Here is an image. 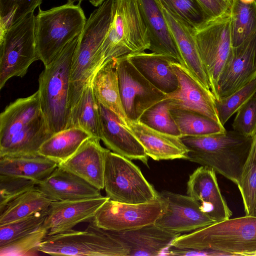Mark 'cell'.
I'll use <instances>...</instances> for the list:
<instances>
[{
	"label": "cell",
	"mask_w": 256,
	"mask_h": 256,
	"mask_svg": "<svg viewBox=\"0 0 256 256\" xmlns=\"http://www.w3.org/2000/svg\"><path fill=\"white\" fill-rule=\"evenodd\" d=\"M252 216H256V200H255Z\"/></svg>",
	"instance_id": "c3c4849f"
},
{
	"label": "cell",
	"mask_w": 256,
	"mask_h": 256,
	"mask_svg": "<svg viewBox=\"0 0 256 256\" xmlns=\"http://www.w3.org/2000/svg\"><path fill=\"white\" fill-rule=\"evenodd\" d=\"M48 209L17 222L0 226V246L27 235L41 226L47 215Z\"/></svg>",
	"instance_id": "8d00e7d4"
},
{
	"label": "cell",
	"mask_w": 256,
	"mask_h": 256,
	"mask_svg": "<svg viewBox=\"0 0 256 256\" xmlns=\"http://www.w3.org/2000/svg\"><path fill=\"white\" fill-rule=\"evenodd\" d=\"M208 18L220 16L230 10L234 0H197Z\"/></svg>",
	"instance_id": "7bdbcfd3"
},
{
	"label": "cell",
	"mask_w": 256,
	"mask_h": 256,
	"mask_svg": "<svg viewBox=\"0 0 256 256\" xmlns=\"http://www.w3.org/2000/svg\"><path fill=\"white\" fill-rule=\"evenodd\" d=\"M160 194L168 202L164 212L154 223L161 228L180 234L215 223L203 212L200 203L191 196L167 190L162 191Z\"/></svg>",
	"instance_id": "2e32d148"
},
{
	"label": "cell",
	"mask_w": 256,
	"mask_h": 256,
	"mask_svg": "<svg viewBox=\"0 0 256 256\" xmlns=\"http://www.w3.org/2000/svg\"><path fill=\"white\" fill-rule=\"evenodd\" d=\"M100 140L98 138L90 137L70 158L58 166L100 190L104 189L105 160L109 149L103 148Z\"/></svg>",
	"instance_id": "7402d4cb"
},
{
	"label": "cell",
	"mask_w": 256,
	"mask_h": 256,
	"mask_svg": "<svg viewBox=\"0 0 256 256\" xmlns=\"http://www.w3.org/2000/svg\"><path fill=\"white\" fill-rule=\"evenodd\" d=\"M108 231L127 248L128 256H164L172 242L180 235L167 231L155 224L131 230Z\"/></svg>",
	"instance_id": "ffe728a7"
},
{
	"label": "cell",
	"mask_w": 256,
	"mask_h": 256,
	"mask_svg": "<svg viewBox=\"0 0 256 256\" xmlns=\"http://www.w3.org/2000/svg\"><path fill=\"white\" fill-rule=\"evenodd\" d=\"M109 199L102 196L78 200L52 201L42 226L48 230V236L70 230L80 222H89Z\"/></svg>",
	"instance_id": "e0dca14e"
},
{
	"label": "cell",
	"mask_w": 256,
	"mask_h": 256,
	"mask_svg": "<svg viewBox=\"0 0 256 256\" xmlns=\"http://www.w3.org/2000/svg\"><path fill=\"white\" fill-rule=\"evenodd\" d=\"M148 30L137 0H114L111 23L102 45L100 68L110 60L148 50Z\"/></svg>",
	"instance_id": "52a82bcc"
},
{
	"label": "cell",
	"mask_w": 256,
	"mask_h": 256,
	"mask_svg": "<svg viewBox=\"0 0 256 256\" xmlns=\"http://www.w3.org/2000/svg\"><path fill=\"white\" fill-rule=\"evenodd\" d=\"M172 67L177 76V89L166 94L171 108L194 111L220 122L216 98L186 67L174 62Z\"/></svg>",
	"instance_id": "9a60e30c"
},
{
	"label": "cell",
	"mask_w": 256,
	"mask_h": 256,
	"mask_svg": "<svg viewBox=\"0 0 256 256\" xmlns=\"http://www.w3.org/2000/svg\"><path fill=\"white\" fill-rule=\"evenodd\" d=\"M162 6L194 28L209 18L197 0H158Z\"/></svg>",
	"instance_id": "f35d334b"
},
{
	"label": "cell",
	"mask_w": 256,
	"mask_h": 256,
	"mask_svg": "<svg viewBox=\"0 0 256 256\" xmlns=\"http://www.w3.org/2000/svg\"><path fill=\"white\" fill-rule=\"evenodd\" d=\"M114 2V0H106L94 10L80 35L71 68L69 97L71 112L84 88L100 68L101 49L112 20Z\"/></svg>",
	"instance_id": "5b68a950"
},
{
	"label": "cell",
	"mask_w": 256,
	"mask_h": 256,
	"mask_svg": "<svg viewBox=\"0 0 256 256\" xmlns=\"http://www.w3.org/2000/svg\"><path fill=\"white\" fill-rule=\"evenodd\" d=\"M176 248L208 250L227 256H250L256 252V216H245L214 223L172 243Z\"/></svg>",
	"instance_id": "3957f363"
},
{
	"label": "cell",
	"mask_w": 256,
	"mask_h": 256,
	"mask_svg": "<svg viewBox=\"0 0 256 256\" xmlns=\"http://www.w3.org/2000/svg\"><path fill=\"white\" fill-rule=\"evenodd\" d=\"M232 47H236L256 32V1L246 4L234 0L230 8Z\"/></svg>",
	"instance_id": "d6a6232c"
},
{
	"label": "cell",
	"mask_w": 256,
	"mask_h": 256,
	"mask_svg": "<svg viewBox=\"0 0 256 256\" xmlns=\"http://www.w3.org/2000/svg\"><path fill=\"white\" fill-rule=\"evenodd\" d=\"M104 189L110 200L126 204H140L160 196L130 160L111 152H106Z\"/></svg>",
	"instance_id": "30bf717a"
},
{
	"label": "cell",
	"mask_w": 256,
	"mask_h": 256,
	"mask_svg": "<svg viewBox=\"0 0 256 256\" xmlns=\"http://www.w3.org/2000/svg\"><path fill=\"white\" fill-rule=\"evenodd\" d=\"M121 100L127 120L138 121L149 108L166 98L150 82L126 56L116 58Z\"/></svg>",
	"instance_id": "7c38bea8"
},
{
	"label": "cell",
	"mask_w": 256,
	"mask_h": 256,
	"mask_svg": "<svg viewBox=\"0 0 256 256\" xmlns=\"http://www.w3.org/2000/svg\"><path fill=\"white\" fill-rule=\"evenodd\" d=\"M39 252L54 256H128L127 248L91 221L84 230L73 229L47 236L40 244Z\"/></svg>",
	"instance_id": "ba28073f"
},
{
	"label": "cell",
	"mask_w": 256,
	"mask_h": 256,
	"mask_svg": "<svg viewBox=\"0 0 256 256\" xmlns=\"http://www.w3.org/2000/svg\"><path fill=\"white\" fill-rule=\"evenodd\" d=\"M154 160H187L188 150L180 138L148 127L140 121L127 120L124 125Z\"/></svg>",
	"instance_id": "603a6c76"
},
{
	"label": "cell",
	"mask_w": 256,
	"mask_h": 256,
	"mask_svg": "<svg viewBox=\"0 0 256 256\" xmlns=\"http://www.w3.org/2000/svg\"><path fill=\"white\" fill-rule=\"evenodd\" d=\"M232 126L240 134L252 137L256 130V94L236 112Z\"/></svg>",
	"instance_id": "b9f144b4"
},
{
	"label": "cell",
	"mask_w": 256,
	"mask_h": 256,
	"mask_svg": "<svg viewBox=\"0 0 256 256\" xmlns=\"http://www.w3.org/2000/svg\"><path fill=\"white\" fill-rule=\"evenodd\" d=\"M100 140L112 152L148 166V156L134 134L114 112L100 103Z\"/></svg>",
	"instance_id": "d6986e66"
},
{
	"label": "cell",
	"mask_w": 256,
	"mask_h": 256,
	"mask_svg": "<svg viewBox=\"0 0 256 256\" xmlns=\"http://www.w3.org/2000/svg\"><path fill=\"white\" fill-rule=\"evenodd\" d=\"M36 184L24 178L0 174V210L20 195L36 188Z\"/></svg>",
	"instance_id": "60d3db41"
},
{
	"label": "cell",
	"mask_w": 256,
	"mask_h": 256,
	"mask_svg": "<svg viewBox=\"0 0 256 256\" xmlns=\"http://www.w3.org/2000/svg\"><path fill=\"white\" fill-rule=\"evenodd\" d=\"M48 233V230L42 225L28 234L0 246V256H22L36 254Z\"/></svg>",
	"instance_id": "74e56055"
},
{
	"label": "cell",
	"mask_w": 256,
	"mask_h": 256,
	"mask_svg": "<svg viewBox=\"0 0 256 256\" xmlns=\"http://www.w3.org/2000/svg\"><path fill=\"white\" fill-rule=\"evenodd\" d=\"M52 134L38 91L18 98L0 114V158L39 154L42 144Z\"/></svg>",
	"instance_id": "6da1fadb"
},
{
	"label": "cell",
	"mask_w": 256,
	"mask_h": 256,
	"mask_svg": "<svg viewBox=\"0 0 256 256\" xmlns=\"http://www.w3.org/2000/svg\"><path fill=\"white\" fill-rule=\"evenodd\" d=\"M162 11L186 67L208 90L210 84L200 55L194 36V28L162 7Z\"/></svg>",
	"instance_id": "d4e9b609"
},
{
	"label": "cell",
	"mask_w": 256,
	"mask_h": 256,
	"mask_svg": "<svg viewBox=\"0 0 256 256\" xmlns=\"http://www.w3.org/2000/svg\"><path fill=\"white\" fill-rule=\"evenodd\" d=\"M52 202L36 186L30 189L0 210V226L17 222L44 210Z\"/></svg>",
	"instance_id": "4dcf8cb0"
},
{
	"label": "cell",
	"mask_w": 256,
	"mask_h": 256,
	"mask_svg": "<svg viewBox=\"0 0 256 256\" xmlns=\"http://www.w3.org/2000/svg\"><path fill=\"white\" fill-rule=\"evenodd\" d=\"M80 4L67 2L46 10L39 7L35 19L36 42L44 66L82 33L86 18Z\"/></svg>",
	"instance_id": "8992f818"
},
{
	"label": "cell",
	"mask_w": 256,
	"mask_h": 256,
	"mask_svg": "<svg viewBox=\"0 0 256 256\" xmlns=\"http://www.w3.org/2000/svg\"><path fill=\"white\" fill-rule=\"evenodd\" d=\"M34 12L0 34V88L14 76L23 77L30 66L40 60L35 36Z\"/></svg>",
	"instance_id": "9c48e42d"
},
{
	"label": "cell",
	"mask_w": 256,
	"mask_h": 256,
	"mask_svg": "<svg viewBox=\"0 0 256 256\" xmlns=\"http://www.w3.org/2000/svg\"><path fill=\"white\" fill-rule=\"evenodd\" d=\"M84 0H67V2L70 4H74L76 2L78 3H80L82 2Z\"/></svg>",
	"instance_id": "7dc6e473"
},
{
	"label": "cell",
	"mask_w": 256,
	"mask_h": 256,
	"mask_svg": "<svg viewBox=\"0 0 256 256\" xmlns=\"http://www.w3.org/2000/svg\"><path fill=\"white\" fill-rule=\"evenodd\" d=\"M198 50L216 98L218 82L232 48L230 10L194 28Z\"/></svg>",
	"instance_id": "8fae6325"
},
{
	"label": "cell",
	"mask_w": 256,
	"mask_h": 256,
	"mask_svg": "<svg viewBox=\"0 0 256 256\" xmlns=\"http://www.w3.org/2000/svg\"><path fill=\"white\" fill-rule=\"evenodd\" d=\"M79 36L70 42L50 63L44 66L39 76L38 90L41 106L53 134L69 126L71 68Z\"/></svg>",
	"instance_id": "277c9868"
},
{
	"label": "cell",
	"mask_w": 256,
	"mask_h": 256,
	"mask_svg": "<svg viewBox=\"0 0 256 256\" xmlns=\"http://www.w3.org/2000/svg\"><path fill=\"white\" fill-rule=\"evenodd\" d=\"M93 76L84 88L78 102L72 110L68 128H81L92 136L100 140V103L92 88Z\"/></svg>",
	"instance_id": "f546056e"
},
{
	"label": "cell",
	"mask_w": 256,
	"mask_h": 256,
	"mask_svg": "<svg viewBox=\"0 0 256 256\" xmlns=\"http://www.w3.org/2000/svg\"><path fill=\"white\" fill-rule=\"evenodd\" d=\"M36 187L52 201L74 200L102 196L100 190L58 166Z\"/></svg>",
	"instance_id": "cb8c5ba5"
},
{
	"label": "cell",
	"mask_w": 256,
	"mask_h": 256,
	"mask_svg": "<svg viewBox=\"0 0 256 256\" xmlns=\"http://www.w3.org/2000/svg\"><path fill=\"white\" fill-rule=\"evenodd\" d=\"M216 172L200 166L190 175L186 194L198 202L203 212L214 222L230 218L232 212L219 188Z\"/></svg>",
	"instance_id": "ac0fdd59"
},
{
	"label": "cell",
	"mask_w": 256,
	"mask_h": 256,
	"mask_svg": "<svg viewBox=\"0 0 256 256\" xmlns=\"http://www.w3.org/2000/svg\"><path fill=\"white\" fill-rule=\"evenodd\" d=\"M58 166L56 162L40 154L0 158V174L24 178L37 183Z\"/></svg>",
	"instance_id": "83f0119b"
},
{
	"label": "cell",
	"mask_w": 256,
	"mask_h": 256,
	"mask_svg": "<svg viewBox=\"0 0 256 256\" xmlns=\"http://www.w3.org/2000/svg\"><path fill=\"white\" fill-rule=\"evenodd\" d=\"M256 94V78L230 96L216 100L220 124L224 126L230 117Z\"/></svg>",
	"instance_id": "e575fe53"
},
{
	"label": "cell",
	"mask_w": 256,
	"mask_h": 256,
	"mask_svg": "<svg viewBox=\"0 0 256 256\" xmlns=\"http://www.w3.org/2000/svg\"><path fill=\"white\" fill-rule=\"evenodd\" d=\"M170 111L182 136L220 134L226 131L220 123L200 113L175 108H171Z\"/></svg>",
	"instance_id": "1f68e13d"
},
{
	"label": "cell",
	"mask_w": 256,
	"mask_h": 256,
	"mask_svg": "<svg viewBox=\"0 0 256 256\" xmlns=\"http://www.w3.org/2000/svg\"><path fill=\"white\" fill-rule=\"evenodd\" d=\"M43 0H0V34L39 7Z\"/></svg>",
	"instance_id": "d590c367"
},
{
	"label": "cell",
	"mask_w": 256,
	"mask_h": 256,
	"mask_svg": "<svg viewBox=\"0 0 256 256\" xmlns=\"http://www.w3.org/2000/svg\"><path fill=\"white\" fill-rule=\"evenodd\" d=\"M256 78V32L232 47L218 82L216 100L226 97Z\"/></svg>",
	"instance_id": "5bb4252c"
},
{
	"label": "cell",
	"mask_w": 256,
	"mask_h": 256,
	"mask_svg": "<svg viewBox=\"0 0 256 256\" xmlns=\"http://www.w3.org/2000/svg\"><path fill=\"white\" fill-rule=\"evenodd\" d=\"M167 204V200L160 195L156 200L136 204L109 199L98 209L90 221L98 227L106 230H134L154 224L164 212Z\"/></svg>",
	"instance_id": "4fadbf2b"
},
{
	"label": "cell",
	"mask_w": 256,
	"mask_h": 256,
	"mask_svg": "<svg viewBox=\"0 0 256 256\" xmlns=\"http://www.w3.org/2000/svg\"><path fill=\"white\" fill-rule=\"evenodd\" d=\"M246 216H252L256 198V160L250 154L237 184Z\"/></svg>",
	"instance_id": "ab89813d"
},
{
	"label": "cell",
	"mask_w": 256,
	"mask_h": 256,
	"mask_svg": "<svg viewBox=\"0 0 256 256\" xmlns=\"http://www.w3.org/2000/svg\"><path fill=\"white\" fill-rule=\"evenodd\" d=\"M170 110L166 98L148 109L138 121L158 131L180 138L181 132Z\"/></svg>",
	"instance_id": "836d02e7"
},
{
	"label": "cell",
	"mask_w": 256,
	"mask_h": 256,
	"mask_svg": "<svg viewBox=\"0 0 256 256\" xmlns=\"http://www.w3.org/2000/svg\"><path fill=\"white\" fill-rule=\"evenodd\" d=\"M148 30V50L152 52L168 56L185 66L158 0H137Z\"/></svg>",
	"instance_id": "44dd1931"
},
{
	"label": "cell",
	"mask_w": 256,
	"mask_h": 256,
	"mask_svg": "<svg viewBox=\"0 0 256 256\" xmlns=\"http://www.w3.org/2000/svg\"><path fill=\"white\" fill-rule=\"evenodd\" d=\"M91 135L81 128L72 127L52 134L40 147L38 154L62 164L70 158Z\"/></svg>",
	"instance_id": "f1b7e54d"
},
{
	"label": "cell",
	"mask_w": 256,
	"mask_h": 256,
	"mask_svg": "<svg viewBox=\"0 0 256 256\" xmlns=\"http://www.w3.org/2000/svg\"><path fill=\"white\" fill-rule=\"evenodd\" d=\"M180 138L188 150L187 160L212 168L238 184L250 154L252 137L232 130Z\"/></svg>",
	"instance_id": "7a4b0ae2"
},
{
	"label": "cell",
	"mask_w": 256,
	"mask_h": 256,
	"mask_svg": "<svg viewBox=\"0 0 256 256\" xmlns=\"http://www.w3.org/2000/svg\"><path fill=\"white\" fill-rule=\"evenodd\" d=\"M90 4L94 6H99L106 0H88Z\"/></svg>",
	"instance_id": "f6af8a7d"
},
{
	"label": "cell",
	"mask_w": 256,
	"mask_h": 256,
	"mask_svg": "<svg viewBox=\"0 0 256 256\" xmlns=\"http://www.w3.org/2000/svg\"><path fill=\"white\" fill-rule=\"evenodd\" d=\"M240 1L244 4H250L253 3L256 1V0H240Z\"/></svg>",
	"instance_id": "bcb514c9"
},
{
	"label": "cell",
	"mask_w": 256,
	"mask_h": 256,
	"mask_svg": "<svg viewBox=\"0 0 256 256\" xmlns=\"http://www.w3.org/2000/svg\"><path fill=\"white\" fill-rule=\"evenodd\" d=\"M250 154L252 156L254 159L256 160V130L252 137Z\"/></svg>",
	"instance_id": "ee69618b"
},
{
	"label": "cell",
	"mask_w": 256,
	"mask_h": 256,
	"mask_svg": "<svg viewBox=\"0 0 256 256\" xmlns=\"http://www.w3.org/2000/svg\"><path fill=\"white\" fill-rule=\"evenodd\" d=\"M126 57L150 82L166 94L178 88V79L172 66V62H176L172 58L144 51Z\"/></svg>",
	"instance_id": "484cf974"
},
{
	"label": "cell",
	"mask_w": 256,
	"mask_h": 256,
	"mask_svg": "<svg viewBox=\"0 0 256 256\" xmlns=\"http://www.w3.org/2000/svg\"><path fill=\"white\" fill-rule=\"evenodd\" d=\"M251 256H256V252L254 253Z\"/></svg>",
	"instance_id": "681fc988"
},
{
	"label": "cell",
	"mask_w": 256,
	"mask_h": 256,
	"mask_svg": "<svg viewBox=\"0 0 256 256\" xmlns=\"http://www.w3.org/2000/svg\"><path fill=\"white\" fill-rule=\"evenodd\" d=\"M92 84L99 103L114 112L125 125L127 118L120 98L116 58L96 72Z\"/></svg>",
	"instance_id": "4316f807"
}]
</instances>
